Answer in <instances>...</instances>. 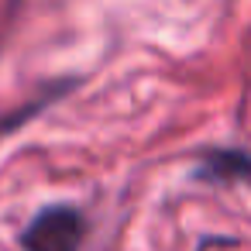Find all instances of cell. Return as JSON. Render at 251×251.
I'll return each mask as SVG.
<instances>
[{"mask_svg": "<svg viewBox=\"0 0 251 251\" xmlns=\"http://www.w3.org/2000/svg\"><path fill=\"white\" fill-rule=\"evenodd\" d=\"M83 230H86L83 213L76 206L55 203L31 217V224L21 234V248L25 251H79Z\"/></svg>", "mask_w": 251, "mask_h": 251, "instance_id": "1", "label": "cell"}, {"mask_svg": "<svg viewBox=\"0 0 251 251\" xmlns=\"http://www.w3.org/2000/svg\"><path fill=\"white\" fill-rule=\"evenodd\" d=\"M79 86V79L76 76H66V79H55V83H49L42 93H35V97H28L25 103H18L14 110H4L0 114V141H7L11 134H18V131H25L35 117H42L49 107H55L69 90H76Z\"/></svg>", "mask_w": 251, "mask_h": 251, "instance_id": "2", "label": "cell"}, {"mask_svg": "<svg viewBox=\"0 0 251 251\" xmlns=\"http://www.w3.org/2000/svg\"><path fill=\"white\" fill-rule=\"evenodd\" d=\"M193 176L200 182H251V151H244V148H210V151H203Z\"/></svg>", "mask_w": 251, "mask_h": 251, "instance_id": "3", "label": "cell"}]
</instances>
